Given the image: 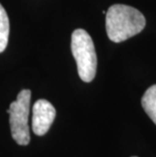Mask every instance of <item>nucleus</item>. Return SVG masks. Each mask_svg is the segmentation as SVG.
<instances>
[{
	"instance_id": "obj_1",
	"label": "nucleus",
	"mask_w": 156,
	"mask_h": 157,
	"mask_svg": "<svg viewBox=\"0 0 156 157\" xmlns=\"http://www.w3.org/2000/svg\"><path fill=\"white\" fill-rule=\"evenodd\" d=\"M105 29L108 39L121 43L140 34L146 19L138 9L124 4L112 5L105 13Z\"/></svg>"
},
{
	"instance_id": "obj_2",
	"label": "nucleus",
	"mask_w": 156,
	"mask_h": 157,
	"mask_svg": "<svg viewBox=\"0 0 156 157\" xmlns=\"http://www.w3.org/2000/svg\"><path fill=\"white\" fill-rule=\"evenodd\" d=\"M71 51L77 64L78 75L84 82L94 79L97 58L91 36L82 29H77L71 36Z\"/></svg>"
},
{
	"instance_id": "obj_3",
	"label": "nucleus",
	"mask_w": 156,
	"mask_h": 157,
	"mask_svg": "<svg viewBox=\"0 0 156 157\" xmlns=\"http://www.w3.org/2000/svg\"><path fill=\"white\" fill-rule=\"evenodd\" d=\"M32 92L29 89H24L18 93L16 101L10 103L7 109L9 113V124L13 140L18 145L26 146L29 143V115L31 106Z\"/></svg>"
},
{
	"instance_id": "obj_4",
	"label": "nucleus",
	"mask_w": 156,
	"mask_h": 157,
	"mask_svg": "<svg viewBox=\"0 0 156 157\" xmlns=\"http://www.w3.org/2000/svg\"><path fill=\"white\" fill-rule=\"evenodd\" d=\"M56 117V109L51 102L39 99L32 106V128L36 135L43 136L49 131Z\"/></svg>"
},
{
	"instance_id": "obj_5",
	"label": "nucleus",
	"mask_w": 156,
	"mask_h": 157,
	"mask_svg": "<svg viewBox=\"0 0 156 157\" xmlns=\"http://www.w3.org/2000/svg\"><path fill=\"white\" fill-rule=\"evenodd\" d=\"M145 113L156 125V84L150 86L145 91L141 99Z\"/></svg>"
},
{
	"instance_id": "obj_6",
	"label": "nucleus",
	"mask_w": 156,
	"mask_h": 157,
	"mask_svg": "<svg viewBox=\"0 0 156 157\" xmlns=\"http://www.w3.org/2000/svg\"><path fill=\"white\" fill-rule=\"evenodd\" d=\"M9 36V18L4 7L0 4V53L6 49Z\"/></svg>"
},
{
	"instance_id": "obj_7",
	"label": "nucleus",
	"mask_w": 156,
	"mask_h": 157,
	"mask_svg": "<svg viewBox=\"0 0 156 157\" xmlns=\"http://www.w3.org/2000/svg\"><path fill=\"white\" fill-rule=\"evenodd\" d=\"M133 157H137V156H133Z\"/></svg>"
}]
</instances>
